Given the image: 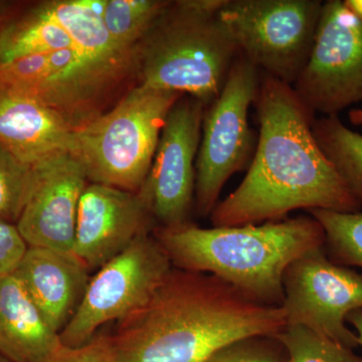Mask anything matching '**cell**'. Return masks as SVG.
<instances>
[{
    "label": "cell",
    "mask_w": 362,
    "mask_h": 362,
    "mask_svg": "<svg viewBox=\"0 0 362 362\" xmlns=\"http://www.w3.org/2000/svg\"><path fill=\"white\" fill-rule=\"evenodd\" d=\"M223 2H169L133 51L139 84L213 103L240 56L221 20Z\"/></svg>",
    "instance_id": "4"
},
{
    "label": "cell",
    "mask_w": 362,
    "mask_h": 362,
    "mask_svg": "<svg viewBox=\"0 0 362 362\" xmlns=\"http://www.w3.org/2000/svg\"><path fill=\"white\" fill-rule=\"evenodd\" d=\"M28 249L18 226L0 221V277L16 270Z\"/></svg>",
    "instance_id": "27"
},
{
    "label": "cell",
    "mask_w": 362,
    "mask_h": 362,
    "mask_svg": "<svg viewBox=\"0 0 362 362\" xmlns=\"http://www.w3.org/2000/svg\"><path fill=\"white\" fill-rule=\"evenodd\" d=\"M62 344L18 278L0 277V354L14 362H45Z\"/></svg>",
    "instance_id": "17"
},
{
    "label": "cell",
    "mask_w": 362,
    "mask_h": 362,
    "mask_svg": "<svg viewBox=\"0 0 362 362\" xmlns=\"http://www.w3.org/2000/svg\"><path fill=\"white\" fill-rule=\"evenodd\" d=\"M0 362H14V361H11V359H9L8 357L4 356V354H0Z\"/></svg>",
    "instance_id": "32"
},
{
    "label": "cell",
    "mask_w": 362,
    "mask_h": 362,
    "mask_svg": "<svg viewBox=\"0 0 362 362\" xmlns=\"http://www.w3.org/2000/svg\"><path fill=\"white\" fill-rule=\"evenodd\" d=\"M347 323L350 324L356 331V337L358 340V345L362 347V309L351 312L346 319Z\"/></svg>",
    "instance_id": "28"
},
{
    "label": "cell",
    "mask_w": 362,
    "mask_h": 362,
    "mask_svg": "<svg viewBox=\"0 0 362 362\" xmlns=\"http://www.w3.org/2000/svg\"><path fill=\"white\" fill-rule=\"evenodd\" d=\"M169 2L170 0H106L103 21L114 44L132 56L136 45Z\"/></svg>",
    "instance_id": "21"
},
{
    "label": "cell",
    "mask_w": 362,
    "mask_h": 362,
    "mask_svg": "<svg viewBox=\"0 0 362 362\" xmlns=\"http://www.w3.org/2000/svg\"><path fill=\"white\" fill-rule=\"evenodd\" d=\"M259 71L240 54L221 94L206 107L195 163L194 209L202 218L211 216L230 176L244 170L254 156L249 110L258 96Z\"/></svg>",
    "instance_id": "7"
},
{
    "label": "cell",
    "mask_w": 362,
    "mask_h": 362,
    "mask_svg": "<svg viewBox=\"0 0 362 362\" xmlns=\"http://www.w3.org/2000/svg\"><path fill=\"white\" fill-rule=\"evenodd\" d=\"M13 274L59 333L75 315L90 279L73 252L35 247H28Z\"/></svg>",
    "instance_id": "16"
},
{
    "label": "cell",
    "mask_w": 362,
    "mask_h": 362,
    "mask_svg": "<svg viewBox=\"0 0 362 362\" xmlns=\"http://www.w3.org/2000/svg\"><path fill=\"white\" fill-rule=\"evenodd\" d=\"M206 105L183 95L169 112L148 175L138 194L157 228L190 223L197 152Z\"/></svg>",
    "instance_id": "12"
},
{
    "label": "cell",
    "mask_w": 362,
    "mask_h": 362,
    "mask_svg": "<svg viewBox=\"0 0 362 362\" xmlns=\"http://www.w3.org/2000/svg\"><path fill=\"white\" fill-rule=\"evenodd\" d=\"M173 268L153 233L136 239L90 277L78 310L59 333L62 343L69 347L84 345L101 326L139 310Z\"/></svg>",
    "instance_id": "9"
},
{
    "label": "cell",
    "mask_w": 362,
    "mask_h": 362,
    "mask_svg": "<svg viewBox=\"0 0 362 362\" xmlns=\"http://www.w3.org/2000/svg\"><path fill=\"white\" fill-rule=\"evenodd\" d=\"M45 362H120L111 335H99L78 347L62 344Z\"/></svg>",
    "instance_id": "26"
},
{
    "label": "cell",
    "mask_w": 362,
    "mask_h": 362,
    "mask_svg": "<svg viewBox=\"0 0 362 362\" xmlns=\"http://www.w3.org/2000/svg\"><path fill=\"white\" fill-rule=\"evenodd\" d=\"M283 286L287 325L302 326L350 349L358 346L346 319L362 309L361 274L331 261L322 247L295 259Z\"/></svg>",
    "instance_id": "11"
},
{
    "label": "cell",
    "mask_w": 362,
    "mask_h": 362,
    "mask_svg": "<svg viewBox=\"0 0 362 362\" xmlns=\"http://www.w3.org/2000/svg\"><path fill=\"white\" fill-rule=\"evenodd\" d=\"M106 0H51L40 6L68 33L78 51L106 65L134 70L132 56L121 51L103 21Z\"/></svg>",
    "instance_id": "18"
},
{
    "label": "cell",
    "mask_w": 362,
    "mask_h": 362,
    "mask_svg": "<svg viewBox=\"0 0 362 362\" xmlns=\"http://www.w3.org/2000/svg\"><path fill=\"white\" fill-rule=\"evenodd\" d=\"M7 7H8L7 2L0 1V21L6 16Z\"/></svg>",
    "instance_id": "31"
},
{
    "label": "cell",
    "mask_w": 362,
    "mask_h": 362,
    "mask_svg": "<svg viewBox=\"0 0 362 362\" xmlns=\"http://www.w3.org/2000/svg\"><path fill=\"white\" fill-rule=\"evenodd\" d=\"M344 4L362 21V0H344Z\"/></svg>",
    "instance_id": "29"
},
{
    "label": "cell",
    "mask_w": 362,
    "mask_h": 362,
    "mask_svg": "<svg viewBox=\"0 0 362 362\" xmlns=\"http://www.w3.org/2000/svg\"><path fill=\"white\" fill-rule=\"evenodd\" d=\"M37 180V169L0 145V221L16 225Z\"/></svg>",
    "instance_id": "23"
},
{
    "label": "cell",
    "mask_w": 362,
    "mask_h": 362,
    "mask_svg": "<svg viewBox=\"0 0 362 362\" xmlns=\"http://www.w3.org/2000/svg\"><path fill=\"white\" fill-rule=\"evenodd\" d=\"M204 362H290V357L278 335H256L226 345Z\"/></svg>",
    "instance_id": "25"
},
{
    "label": "cell",
    "mask_w": 362,
    "mask_h": 362,
    "mask_svg": "<svg viewBox=\"0 0 362 362\" xmlns=\"http://www.w3.org/2000/svg\"><path fill=\"white\" fill-rule=\"evenodd\" d=\"M182 96L138 84L110 110L74 130L71 153L82 162L89 182L139 192L169 112Z\"/></svg>",
    "instance_id": "5"
},
{
    "label": "cell",
    "mask_w": 362,
    "mask_h": 362,
    "mask_svg": "<svg viewBox=\"0 0 362 362\" xmlns=\"http://www.w3.org/2000/svg\"><path fill=\"white\" fill-rule=\"evenodd\" d=\"M74 129L56 111L30 95L0 86V145L37 168L71 153Z\"/></svg>",
    "instance_id": "15"
},
{
    "label": "cell",
    "mask_w": 362,
    "mask_h": 362,
    "mask_svg": "<svg viewBox=\"0 0 362 362\" xmlns=\"http://www.w3.org/2000/svg\"><path fill=\"white\" fill-rule=\"evenodd\" d=\"M322 6L320 0H225L220 16L240 56L293 86L308 62Z\"/></svg>",
    "instance_id": "6"
},
{
    "label": "cell",
    "mask_w": 362,
    "mask_h": 362,
    "mask_svg": "<svg viewBox=\"0 0 362 362\" xmlns=\"http://www.w3.org/2000/svg\"><path fill=\"white\" fill-rule=\"evenodd\" d=\"M153 235L175 268L211 274L277 307L284 302L288 267L306 252L325 247L322 226L312 216L211 228L190 223L156 228Z\"/></svg>",
    "instance_id": "3"
},
{
    "label": "cell",
    "mask_w": 362,
    "mask_h": 362,
    "mask_svg": "<svg viewBox=\"0 0 362 362\" xmlns=\"http://www.w3.org/2000/svg\"><path fill=\"white\" fill-rule=\"evenodd\" d=\"M292 87L314 116H338L362 102V21L344 0L323 2L310 56Z\"/></svg>",
    "instance_id": "10"
},
{
    "label": "cell",
    "mask_w": 362,
    "mask_h": 362,
    "mask_svg": "<svg viewBox=\"0 0 362 362\" xmlns=\"http://www.w3.org/2000/svg\"><path fill=\"white\" fill-rule=\"evenodd\" d=\"M310 216L322 226L325 246L333 259L362 268V213L312 209Z\"/></svg>",
    "instance_id": "22"
},
{
    "label": "cell",
    "mask_w": 362,
    "mask_h": 362,
    "mask_svg": "<svg viewBox=\"0 0 362 362\" xmlns=\"http://www.w3.org/2000/svg\"><path fill=\"white\" fill-rule=\"evenodd\" d=\"M278 337L284 343L290 362H362L354 349L297 325H287Z\"/></svg>",
    "instance_id": "24"
},
{
    "label": "cell",
    "mask_w": 362,
    "mask_h": 362,
    "mask_svg": "<svg viewBox=\"0 0 362 362\" xmlns=\"http://www.w3.org/2000/svg\"><path fill=\"white\" fill-rule=\"evenodd\" d=\"M37 169V185L16 226L28 247L71 252L78 204L89 183L84 165L64 153Z\"/></svg>",
    "instance_id": "14"
},
{
    "label": "cell",
    "mask_w": 362,
    "mask_h": 362,
    "mask_svg": "<svg viewBox=\"0 0 362 362\" xmlns=\"http://www.w3.org/2000/svg\"><path fill=\"white\" fill-rule=\"evenodd\" d=\"M312 132L324 156L362 206V135L346 127L338 116L314 119Z\"/></svg>",
    "instance_id": "20"
},
{
    "label": "cell",
    "mask_w": 362,
    "mask_h": 362,
    "mask_svg": "<svg viewBox=\"0 0 362 362\" xmlns=\"http://www.w3.org/2000/svg\"><path fill=\"white\" fill-rule=\"evenodd\" d=\"M156 228L139 194L89 182L78 204L71 252L90 271L100 269Z\"/></svg>",
    "instance_id": "13"
},
{
    "label": "cell",
    "mask_w": 362,
    "mask_h": 362,
    "mask_svg": "<svg viewBox=\"0 0 362 362\" xmlns=\"http://www.w3.org/2000/svg\"><path fill=\"white\" fill-rule=\"evenodd\" d=\"M128 73L70 47L0 64V86L35 98L77 130L104 113L108 93Z\"/></svg>",
    "instance_id": "8"
},
{
    "label": "cell",
    "mask_w": 362,
    "mask_h": 362,
    "mask_svg": "<svg viewBox=\"0 0 362 362\" xmlns=\"http://www.w3.org/2000/svg\"><path fill=\"white\" fill-rule=\"evenodd\" d=\"M259 133L249 170L211 214L214 226L282 221L296 209L357 213L361 204L317 144L315 116L292 86L263 74L256 101Z\"/></svg>",
    "instance_id": "1"
},
{
    "label": "cell",
    "mask_w": 362,
    "mask_h": 362,
    "mask_svg": "<svg viewBox=\"0 0 362 362\" xmlns=\"http://www.w3.org/2000/svg\"><path fill=\"white\" fill-rule=\"evenodd\" d=\"M70 47V35L40 4L0 28V64Z\"/></svg>",
    "instance_id": "19"
},
{
    "label": "cell",
    "mask_w": 362,
    "mask_h": 362,
    "mask_svg": "<svg viewBox=\"0 0 362 362\" xmlns=\"http://www.w3.org/2000/svg\"><path fill=\"white\" fill-rule=\"evenodd\" d=\"M350 122L354 125L362 126V109H354L349 114Z\"/></svg>",
    "instance_id": "30"
},
{
    "label": "cell",
    "mask_w": 362,
    "mask_h": 362,
    "mask_svg": "<svg viewBox=\"0 0 362 362\" xmlns=\"http://www.w3.org/2000/svg\"><path fill=\"white\" fill-rule=\"evenodd\" d=\"M287 326L272 306L211 274L171 269L148 303L111 335L120 362H204L235 340L278 335Z\"/></svg>",
    "instance_id": "2"
}]
</instances>
